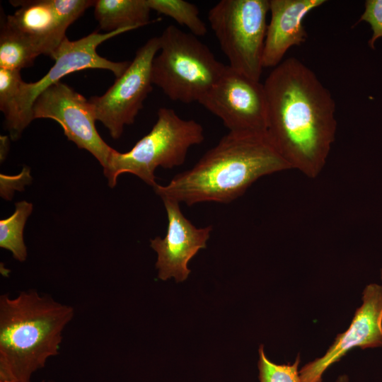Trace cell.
I'll return each instance as SVG.
<instances>
[{
	"label": "cell",
	"mask_w": 382,
	"mask_h": 382,
	"mask_svg": "<svg viewBox=\"0 0 382 382\" xmlns=\"http://www.w3.org/2000/svg\"><path fill=\"white\" fill-rule=\"evenodd\" d=\"M32 211V203L27 201L18 202L15 204L13 214L0 221V247L9 250L13 258L20 262L27 258L23 229Z\"/></svg>",
	"instance_id": "obj_16"
},
{
	"label": "cell",
	"mask_w": 382,
	"mask_h": 382,
	"mask_svg": "<svg viewBox=\"0 0 382 382\" xmlns=\"http://www.w3.org/2000/svg\"><path fill=\"white\" fill-rule=\"evenodd\" d=\"M382 347V286L370 284L363 291L362 304L349 328L337 335L323 357L299 370L301 382H322L323 373L354 347Z\"/></svg>",
	"instance_id": "obj_11"
},
{
	"label": "cell",
	"mask_w": 382,
	"mask_h": 382,
	"mask_svg": "<svg viewBox=\"0 0 382 382\" xmlns=\"http://www.w3.org/2000/svg\"><path fill=\"white\" fill-rule=\"evenodd\" d=\"M37 56L35 48L3 21L0 33V68L21 71L23 68L32 66Z\"/></svg>",
	"instance_id": "obj_17"
},
{
	"label": "cell",
	"mask_w": 382,
	"mask_h": 382,
	"mask_svg": "<svg viewBox=\"0 0 382 382\" xmlns=\"http://www.w3.org/2000/svg\"><path fill=\"white\" fill-rule=\"evenodd\" d=\"M325 0H270V23L267 25L263 51V67H276L293 46L304 43L308 37L303 24L304 18Z\"/></svg>",
	"instance_id": "obj_13"
},
{
	"label": "cell",
	"mask_w": 382,
	"mask_h": 382,
	"mask_svg": "<svg viewBox=\"0 0 382 382\" xmlns=\"http://www.w3.org/2000/svg\"><path fill=\"white\" fill-rule=\"evenodd\" d=\"M41 382H53V381H46L43 380V381H42Z\"/></svg>",
	"instance_id": "obj_25"
},
{
	"label": "cell",
	"mask_w": 382,
	"mask_h": 382,
	"mask_svg": "<svg viewBox=\"0 0 382 382\" xmlns=\"http://www.w3.org/2000/svg\"><path fill=\"white\" fill-rule=\"evenodd\" d=\"M289 169L267 134L228 132L190 169L177 174L166 185L157 183L153 188L161 199L188 206L229 203L260 178Z\"/></svg>",
	"instance_id": "obj_2"
},
{
	"label": "cell",
	"mask_w": 382,
	"mask_h": 382,
	"mask_svg": "<svg viewBox=\"0 0 382 382\" xmlns=\"http://www.w3.org/2000/svg\"><path fill=\"white\" fill-rule=\"evenodd\" d=\"M72 306L35 290L0 296V380L31 382L33 374L59 354Z\"/></svg>",
	"instance_id": "obj_3"
},
{
	"label": "cell",
	"mask_w": 382,
	"mask_h": 382,
	"mask_svg": "<svg viewBox=\"0 0 382 382\" xmlns=\"http://www.w3.org/2000/svg\"><path fill=\"white\" fill-rule=\"evenodd\" d=\"M23 82L20 71L0 68V110L4 115L16 99Z\"/></svg>",
	"instance_id": "obj_20"
},
{
	"label": "cell",
	"mask_w": 382,
	"mask_h": 382,
	"mask_svg": "<svg viewBox=\"0 0 382 382\" xmlns=\"http://www.w3.org/2000/svg\"><path fill=\"white\" fill-rule=\"evenodd\" d=\"M199 103L221 119L230 132L267 134V101L263 83L228 65Z\"/></svg>",
	"instance_id": "obj_9"
},
{
	"label": "cell",
	"mask_w": 382,
	"mask_h": 382,
	"mask_svg": "<svg viewBox=\"0 0 382 382\" xmlns=\"http://www.w3.org/2000/svg\"><path fill=\"white\" fill-rule=\"evenodd\" d=\"M259 356L257 365L260 382H301L298 370L300 363L299 355L291 364H277L268 359L265 354L263 345H260Z\"/></svg>",
	"instance_id": "obj_19"
},
{
	"label": "cell",
	"mask_w": 382,
	"mask_h": 382,
	"mask_svg": "<svg viewBox=\"0 0 382 382\" xmlns=\"http://www.w3.org/2000/svg\"><path fill=\"white\" fill-rule=\"evenodd\" d=\"M18 8L4 23L28 41L38 54L51 58L68 28L58 18L52 0L11 1Z\"/></svg>",
	"instance_id": "obj_14"
},
{
	"label": "cell",
	"mask_w": 382,
	"mask_h": 382,
	"mask_svg": "<svg viewBox=\"0 0 382 382\" xmlns=\"http://www.w3.org/2000/svg\"><path fill=\"white\" fill-rule=\"evenodd\" d=\"M151 10L173 18L187 27L197 37L207 33L205 23L200 18L198 7L183 0H147Z\"/></svg>",
	"instance_id": "obj_18"
},
{
	"label": "cell",
	"mask_w": 382,
	"mask_h": 382,
	"mask_svg": "<svg viewBox=\"0 0 382 382\" xmlns=\"http://www.w3.org/2000/svg\"><path fill=\"white\" fill-rule=\"evenodd\" d=\"M381 280H382V270L381 271Z\"/></svg>",
	"instance_id": "obj_26"
},
{
	"label": "cell",
	"mask_w": 382,
	"mask_h": 382,
	"mask_svg": "<svg viewBox=\"0 0 382 382\" xmlns=\"http://www.w3.org/2000/svg\"><path fill=\"white\" fill-rule=\"evenodd\" d=\"M0 382H15L13 381H8V380H0Z\"/></svg>",
	"instance_id": "obj_24"
},
{
	"label": "cell",
	"mask_w": 382,
	"mask_h": 382,
	"mask_svg": "<svg viewBox=\"0 0 382 382\" xmlns=\"http://www.w3.org/2000/svg\"><path fill=\"white\" fill-rule=\"evenodd\" d=\"M360 21H366L371 25L373 34L368 43L371 49H374L376 40L382 38V0L366 1Z\"/></svg>",
	"instance_id": "obj_22"
},
{
	"label": "cell",
	"mask_w": 382,
	"mask_h": 382,
	"mask_svg": "<svg viewBox=\"0 0 382 382\" xmlns=\"http://www.w3.org/2000/svg\"><path fill=\"white\" fill-rule=\"evenodd\" d=\"M269 0H221L208 21L233 70L256 81L262 71Z\"/></svg>",
	"instance_id": "obj_6"
},
{
	"label": "cell",
	"mask_w": 382,
	"mask_h": 382,
	"mask_svg": "<svg viewBox=\"0 0 382 382\" xmlns=\"http://www.w3.org/2000/svg\"><path fill=\"white\" fill-rule=\"evenodd\" d=\"M132 30L134 29L125 28L105 33L94 31L74 41L66 37L52 57L54 64L47 73L35 82H23L16 99L5 115L11 139H18L33 120L32 108L37 98L66 75L88 69H102L112 71L116 78L120 77L131 62L108 60L100 56L96 49L105 40Z\"/></svg>",
	"instance_id": "obj_7"
},
{
	"label": "cell",
	"mask_w": 382,
	"mask_h": 382,
	"mask_svg": "<svg viewBox=\"0 0 382 382\" xmlns=\"http://www.w3.org/2000/svg\"><path fill=\"white\" fill-rule=\"evenodd\" d=\"M263 85L269 140L291 169L315 178L335 138V104L330 92L294 57L274 67Z\"/></svg>",
	"instance_id": "obj_1"
},
{
	"label": "cell",
	"mask_w": 382,
	"mask_h": 382,
	"mask_svg": "<svg viewBox=\"0 0 382 382\" xmlns=\"http://www.w3.org/2000/svg\"><path fill=\"white\" fill-rule=\"evenodd\" d=\"M52 4L59 20L68 28L87 8L93 6L95 1L52 0Z\"/></svg>",
	"instance_id": "obj_21"
},
{
	"label": "cell",
	"mask_w": 382,
	"mask_h": 382,
	"mask_svg": "<svg viewBox=\"0 0 382 382\" xmlns=\"http://www.w3.org/2000/svg\"><path fill=\"white\" fill-rule=\"evenodd\" d=\"M33 120L49 118L57 122L64 135L79 148L89 151L105 169L114 149L100 136L89 100L61 81L45 90L35 100Z\"/></svg>",
	"instance_id": "obj_10"
},
{
	"label": "cell",
	"mask_w": 382,
	"mask_h": 382,
	"mask_svg": "<svg viewBox=\"0 0 382 382\" xmlns=\"http://www.w3.org/2000/svg\"><path fill=\"white\" fill-rule=\"evenodd\" d=\"M93 7L95 18L106 33L151 22L147 0H97Z\"/></svg>",
	"instance_id": "obj_15"
},
{
	"label": "cell",
	"mask_w": 382,
	"mask_h": 382,
	"mask_svg": "<svg viewBox=\"0 0 382 382\" xmlns=\"http://www.w3.org/2000/svg\"><path fill=\"white\" fill-rule=\"evenodd\" d=\"M159 40V53L151 65L152 83L171 100L199 103L226 65L197 36L175 25L167 26Z\"/></svg>",
	"instance_id": "obj_4"
},
{
	"label": "cell",
	"mask_w": 382,
	"mask_h": 382,
	"mask_svg": "<svg viewBox=\"0 0 382 382\" xmlns=\"http://www.w3.org/2000/svg\"><path fill=\"white\" fill-rule=\"evenodd\" d=\"M162 200L168 217L166 234L164 238L151 239L150 245L157 253L158 278L166 280L174 277L180 282L190 273L188 262L200 249L206 248L212 226L196 227L183 215L179 202L170 199Z\"/></svg>",
	"instance_id": "obj_12"
},
{
	"label": "cell",
	"mask_w": 382,
	"mask_h": 382,
	"mask_svg": "<svg viewBox=\"0 0 382 382\" xmlns=\"http://www.w3.org/2000/svg\"><path fill=\"white\" fill-rule=\"evenodd\" d=\"M336 382H349V378L347 375H341Z\"/></svg>",
	"instance_id": "obj_23"
},
{
	"label": "cell",
	"mask_w": 382,
	"mask_h": 382,
	"mask_svg": "<svg viewBox=\"0 0 382 382\" xmlns=\"http://www.w3.org/2000/svg\"><path fill=\"white\" fill-rule=\"evenodd\" d=\"M204 139L199 122L181 118L173 109L161 108L151 130L130 150L121 153L113 149L104 175L111 187L123 173L133 174L154 187L157 168L171 169L182 165L189 149Z\"/></svg>",
	"instance_id": "obj_5"
},
{
	"label": "cell",
	"mask_w": 382,
	"mask_h": 382,
	"mask_svg": "<svg viewBox=\"0 0 382 382\" xmlns=\"http://www.w3.org/2000/svg\"><path fill=\"white\" fill-rule=\"evenodd\" d=\"M159 50V36L150 38L107 91L88 100L96 120L103 124L112 139H119L125 126L134 122L152 91L151 65Z\"/></svg>",
	"instance_id": "obj_8"
}]
</instances>
